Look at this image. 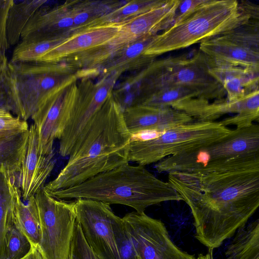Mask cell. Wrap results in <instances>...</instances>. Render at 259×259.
<instances>
[{"label": "cell", "mask_w": 259, "mask_h": 259, "mask_svg": "<svg viewBox=\"0 0 259 259\" xmlns=\"http://www.w3.org/2000/svg\"><path fill=\"white\" fill-rule=\"evenodd\" d=\"M231 130L220 122H192L165 130L157 137L131 141L128 161L145 166L171 155L191 151L220 140Z\"/></svg>", "instance_id": "6"}, {"label": "cell", "mask_w": 259, "mask_h": 259, "mask_svg": "<svg viewBox=\"0 0 259 259\" xmlns=\"http://www.w3.org/2000/svg\"><path fill=\"white\" fill-rule=\"evenodd\" d=\"M122 24H105L75 33L49 51L38 62L60 63L70 56L104 45L117 34Z\"/></svg>", "instance_id": "20"}, {"label": "cell", "mask_w": 259, "mask_h": 259, "mask_svg": "<svg viewBox=\"0 0 259 259\" xmlns=\"http://www.w3.org/2000/svg\"><path fill=\"white\" fill-rule=\"evenodd\" d=\"M121 75L113 73L100 77L96 82L82 78L77 82V93L70 117L59 139V152L69 156L76 142L96 112L112 92Z\"/></svg>", "instance_id": "11"}, {"label": "cell", "mask_w": 259, "mask_h": 259, "mask_svg": "<svg viewBox=\"0 0 259 259\" xmlns=\"http://www.w3.org/2000/svg\"><path fill=\"white\" fill-rule=\"evenodd\" d=\"M67 259H100L88 244L77 222Z\"/></svg>", "instance_id": "35"}, {"label": "cell", "mask_w": 259, "mask_h": 259, "mask_svg": "<svg viewBox=\"0 0 259 259\" xmlns=\"http://www.w3.org/2000/svg\"><path fill=\"white\" fill-rule=\"evenodd\" d=\"M167 0H132L95 21L91 27L109 23H120L164 5Z\"/></svg>", "instance_id": "28"}, {"label": "cell", "mask_w": 259, "mask_h": 259, "mask_svg": "<svg viewBox=\"0 0 259 259\" xmlns=\"http://www.w3.org/2000/svg\"><path fill=\"white\" fill-rule=\"evenodd\" d=\"M209 58L208 71L223 86L229 101L238 100L246 95L258 90L259 72L218 63Z\"/></svg>", "instance_id": "22"}, {"label": "cell", "mask_w": 259, "mask_h": 259, "mask_svg": "<svg viewBox=\"0 0 259 259\" xmlns=\"http://www.w3.org/2000/svg\"><path fill=\"white\" fill-rule=\"evenodd\" d=\"M21 131H5L0 132V138L7 135H11Z\"/></svg>", "instance_id": "41"}, {"label": "cell", "mask_w": 259, "mask_h": 259, "mask_svg": "<svg viewBox=\"0 0 259 259\" xmlns=\"http://www.w3.org/2000/svg\"><path fill=\"white\" fill-rule=\"evenodd\" d=\"M258 20L254 7L247 1L207 0L197 11L172 24L155 36L146 54L157 56L189 47Z\"/></svg>", "instance_id": "4"}, {"label": "cell", "mask_w": 259, "mask_h": 259, "mask_svg": "<svg viewBox=\"0 0 259 259\" xmlns=\"http://www.w3.org/2000/svg\"><path fill=\"white\" fill-rule=\"evenodd\" d=\"M259 154V126L232 130L226 136L207 145L166 157L157 162L159 172L199 169L216 161Z\"/></svg>", "instance_id": "9"}, {"label": "cell", "mask_w": 259, "mask_h": 259, "mask_svg": "<svg viewBox=\"0 0 259 259\" xmlns=\"http://www.w3.org/2000/svg\"><path fill=\"white\" fill-rule=\"evenodd\" d=\"M199 51L216 63L259 72L258 21L203 40Z\"/></svg>", "instance_id": "12"}, {"label": "cell", "mask_w": 259, "mask_h": 259, "mask_svg": "<svg viewBox=\"0 0 259 259\" xmlns=\"http://www.w3.org/2000/svg\"><path fill=\"white\" fill-rule=\"evenodd\" d=\"M207 0H180L172 24L177 23L193 14Z\"/></svg>", "instance_id": "38"}, {"label": "cell", "mask_w": 259, "mask_h": 259, "mask_svg": "<svg viewBox=\"0 0 259 259\" xmlns=\"http://www.w3.org/2000/svg\"><path fill=\"white\" fill-rule=\"evenodd\" d=\"M225 259H259V220L239 228L225 251Z\"/></svg>", "instance_id": "26"}, {"label": "cell", "mask_w": 259, "mask_h": 259, "mask_svg": "<svg viewBox=\"0 0 259 259\" xmlns=\"http://www.w3.org/2000/svg\"><path fill=\"white\" fill-rule=\"evenodd\" d=\"M131 138L123 109L111 92L76 142L66 164L43 190L49 194L67 189L129 163Z\"/></svg>", "instance_id": "2"}, {"label": "cell", "mask_w": 259, "mask_h": 259, "mask_svg": "<svg viewBox=\"0 0 259 259\" xmlns=\"http://www.w3.org/2000/svg\"><path fill=\"white\" fill-rule=\"evenodd\" d=\"M29 128L26 121L10 112L0 111V132L22 131Z\"/></svg>", "instance_id": "37"}, {"label": "cell", "mask_w": 259, "mask_h": 259, "mask_svg": "<svg viewBox=\"0 0 259 259\" xmlns=\"http://www.w3.org/2000/svg\"><path fill=\"white\" fill-rule=\"evenodd\" d=\"M66 39L52 40L25 39L20 41L13 51L10 62H38L49 51Z\"/></svg>", "instance_id": "29"}, {"label": "cell", "mask_w": 259, "mask_h": 259, "mask_svg": "<svg viewBox=\"0 0 259 259\" xmlns=\"http://www.w3.org/2000/svg\"><path fill=\"white\" fill-rule=\"evenodd\" d=\"M34 198L40 222L38 250L43 259H67L76 222L74 201L56 199L43 189Z\"/></svg>", "instance_id": "10"}, {"label": "cell", "mask_w": 259, "mask_h": 259, "mask_svg": "<svg viewBox=\"0 0 259 259\" xmlns=\"http://www.w3.org/2000/svg\"><path fill=\"white\" fill-rule=\"evenodd\" d=\"M38 137L34 124L28 128V138L20 170L15 184L25 201L34 196L43 189L53 170L56 160L55 153L42 155L38 152Z\"/></svg>", "instance_id": "17"}, {"label": "cell", "mask_w": 259, "mask_h": 259, "mask_svg": "<svg viewBox=\"0 0 259 259\" xmlns=\"http://www.w3.org/2000/svg\"><path fill=\"white\" fill-rule=\"evenodd\" d=\"M259 91L256 90L233 102L227 99L209 101L192 98L184 99L174 104L171 108L183 112L194 121L212 122L222 115L236 113L233 116L223 119L222 124L227 126L235 125L237 128L250 126L259 117Z\"/></svg>", "instance_id": "14"}, {"label": "cell", "mask_w": 259, "mask_h": 259, "mask_svg": "<svg viewBox=\"0 0 259 259\" xmlns=\"http://www.w3.org/2000/svg\"><path fill=\"white\" fill-rule=\"evenodd\" d=\"M156 35L144 36L114 54L94 71L91 79L113 73L136 72L150 64L156 57L148 55L146 50Z\"/></svg>", "instance_id": "21"}, {"label": "cell", "mask_w": 259, "mask_h": 259, "mask_svg": "<svg viewBox=\"0 0 259 259\" xmlns=\"http://www.w3.org/2000/svg\"><path fill=\"white\" fill-rule=\"evenodd\" d=\"M77 80H71L51 94L31 118L37 130L40 154L54 152V142L60 139L75 105Z\"/></svg>", "instance_id": "15"}, {"label": "cell", "mask_w": 259, "mask_h": 259, "mask_svg": "<svg viewBox=\"0 0 259 259\" xmlns=\"http://www.w3.org/2000/svg\"><path fill=\"white\" fill-rule=\"evenodd\" d=\"M112 228L119 259H137L133 241L122 218L114 217Z\"/></svg>", "instance_id": "33"}, {"label": "cell", "mask_w": 259, "mask_h": 259, "mask_svg": "<svg viewBox=\"0 0 259 259\" xmlns=\"http://www.w3.org/2000/svg\"><path fill=\"white\" fill-rule=\"evenodd\" d=\"M73 32V19L65 2L53 8H39L24 28L20 39H67Z\"/></svg>", "instance_id": "18"}, {"label": "cell", "mask_w": 259, "mask_h": 259, "mask_svg": "<svg viewBox=\"0 0 259 259\" xmlns=\"http://www.w3.org/2000/svg\"><path fill=\"white\" fill-rule=\"evenodd\" d=\"M9 69L16 90L20 118H31L48 97L66 83L77 79L64 63H12Z\"/></svg>", "instance_id": "8"}, {"label": "cell", "mask_w": 259, "mask_h": 259, "mask_svg": "<svg viewBox=\"0 0 259 259\" xmlns=\"http://www.w3.org/2000/svg\"><path fill=\"white\" fill-rule=\"evenodd\" d=\"M122 218L133 241L137 259L195 258L175 244L160 220L136 211Z\"/></svg>", "instance_id": "13"}, {"label": "cell", "mask_w": 259, "mask_h": 259, "mask_svg": "<svg viewBox=\"0 0 259 259\" xmlns=\"http://www.w3.org/2000/svg\"><path fill=\"white\" fill-rule=\"evenodd\" d=\"M74 206L76 222L95 253L100 259H119L112 228L116 214L110 204L79 198Z\"/></svg>", "instance_id": "16"}, {"label": "cell", "mask_w": 259, "mask_h": 259, "mask_svg": "<svg viewBox=\"0 0 259 259\" xmlns=\"http://www.w3.org/2000/svg\"><path fill=\"white\" fill-rule=\"evenodd\" d=\"M195 259H214L213 256V250L208 249L207 253L205 254L200 253Z\"/></svg>", "instance_id": "40"}, {"label": "cell", "mask_w": 259, "mask_h": 259, "mask_svg": "<svg viewBox=\"0 0 259 259\" xmlns=\"http://www.w3.org/2000/svg\"><path fill=\"white\" fill-rule=\"evenodd\" d=\"M10 178L0 172V259H7L6 235L13 224V203Z\"/></svg>", "instance_id": "30"}, {"label": "cell", "mask_w": 259, "mask_h": 259, "mask_svg": "<svg viewBox=\"0 0 259 259\" xmlns=\"http://www.w3.org/2000/svg\"><path fill=\"white\" fill-rule=\"evenodd\" d=\"M0 111L12 112L20 117L16 90L7 57L0 60Z\"/></svg>", "instance_id": "32"}, {"label": "cell", "mask_w": 259, "mask_h": 259, "mask_svg": "<svg viewBox=\"0 0 259 259\" xmlns=\"http://www.w3.org/2000/svg\"><path fill=\"white\" fill-rule=\"evenodd\" d=\"M49 195L61 200L82 198L121 204L139 212L165 201L182 200L167 182L156 178L144 166L129 163Z\"/></svg>", "instance_id": "3"}, {"label": "cell", "mask_w": 259, "mask_h": 259, "mask_svg": "<svg viewBox=\"0 0 259 259\" xmlns=\"http://www.w3.org/2000/svg\"><path fill=\"white\" fill-rule=\"evenodd\" d=\"M167 182L190 208L195 238L213 250L246 225L258 208L259 154L169 172Z\"/></svg>", "instance_id": "1"}, {"label": "cell", "mask_w": 259, "mask_h": 259, "mask_svg": "<svg viewBox=\"0 0 259 259\" xmlns=\"http://www.w3.org/2000/svg\"><path fill=\"white\" fill-rule=\"evenodd\" d=\"M28 138V130L0 138V172L14 179L19 174Z\"/></svg>", "instance_id": "25"}, {"label": "cell", "mask_w": 259, "mask_h": 259, "mask_svg": "<svg viewBox=\"0 0 259 259\" xmlns=\"http://www.w3.org/2000/svg\"><path fill=\"white\" fill-rule=\"evenodd\" d=\"M13 0H0V60L7 57L10 46L7 37L6 24L9 11L14 4Z\"/></svg>", "instance_id": "36"}, {"label": "cell", "mask_w": 259, "mask_h": 259, "mask_svg": "<svg viewBox=\"0 0 259 259\" xmlns=\"http://www.w3.org/2000/svg\"><path fill=\"white\" fill-rule=\"evenodd\" d=\"M197 98V92L181 86H170L159 89L145 99L139 105L157 108L171 107L184 99Z\"/></svg>", "instance_id": "31"}, {"label": "cell", "mask_w": 259, "mask_h": 259, "mask_svg": "<svg viewBox=\"0 0 259 259\" xmlns=\"http://www.w3.org/2000/svg\"><path fill=\"white\" fill-rule=\"evenodd\" d=\"M21 259H43V258L38 249L31 247L29 251Z\"/></svg>", "instance_id": "39"}, {"label": "cell", "mask_w": 259, "mask_h": 259, "mask_svg": "<svg viewBox=\"0 0 259 259\" xmlns=\"http://www.w3.org/2000/svg\"><path fill=\"white\" fill-rule=\"evenodd\" d=\"M124 121L131 136L147 132H162L193 122L186 113L171 107L157 108L135 105L123 110Z\"/></svg>", "instance_id": "19"}, {"label": "cell", "mask_w": 259, "mask_h": 259, "mask_svg": "<svg viewBox=\"0 0 259 259\" xmlns=\"http://www.w3.org/2000/svg\"><path fill=\"white\" fill-rule=\"evenodd\" d=\"M7 259H21L29 251L31 245L26 236L13 224L5 239Z\"/></svg>", "instance_id": "34"}, {"label": "cell", "mask_w": 259, "mask_h": 259, "mask_svg": "<svg viewBox=\"0 0 259 259\" xmlns=\"http://www.w3.org/2000/svg\"><path fill=\"white\" fill-rule=\"evenodd\" d=\"M179 0L164 5L122 23L107 43L75 54L61 62L74 70L78 79L91 78L94 71L115 53L147 35H156L172 25Z\"/></svg>", "instance_id": "5"}, {"label": "cell", "mask_w": 259, "mask_h": 259, "mask_svg": "<svg viewBox=\"0 0 259 259\" xmlns=\"http://www.w3.org/2000/svg\"><path fill=\"white\" fill-rule=\"evenodd\" d=\"M209 63L210 58L200 51L190 57L155 60L144 68V79L151 94L162 88L181 86L197 92L199 99H224L226 92L209 73Z\"/></svg>", "instance_id": "7"}, {"label": "cell", "mask_w": 259, "mask_h": 259, "mask_svg": "<svg viewBox=\"0 0 259 259\" xmlns=\"http://www.w3.org/2000/svg\"><path fill=\"white\" fill-rule=\"evenodd\" d=\"M10 186L13 203V224L28 239L31 247L38 249L40 238V222L34 196L30 197L25 203L22 200L20 190L11 178Z\"/></svg>", "instance_id": "23"}, {"label": "cell", "mask_w": 259, "mask_h": 259, "mask_svg": "<svg viewBox=\"0 0 259 259\" xmlns=\"http://www.w3.org/2000/svg\"><path fill=\"white\" fill-rule=\"evenodd\" d=\"M47 2L45 0H26L10 8L7 19V37L10 46L18 44L21 33L35 13Z\"/></svg>", "instance_id": "27"}, {"label": "cell", "mask_w": 259, "mask_h": 259, "mask_svg": "<svg viewBox=\"0 0 259 259\" xmlns=\"http://www.w3.org/2000/svg\"><path fill=\"white\" fill-rule=\"evenodd\" d=\"M126 1L117 0L66 1L73 21V34L91 27L95 21L118 8L124 4Z\"/></svg>", "instance_id": "24"}]
</instances>
